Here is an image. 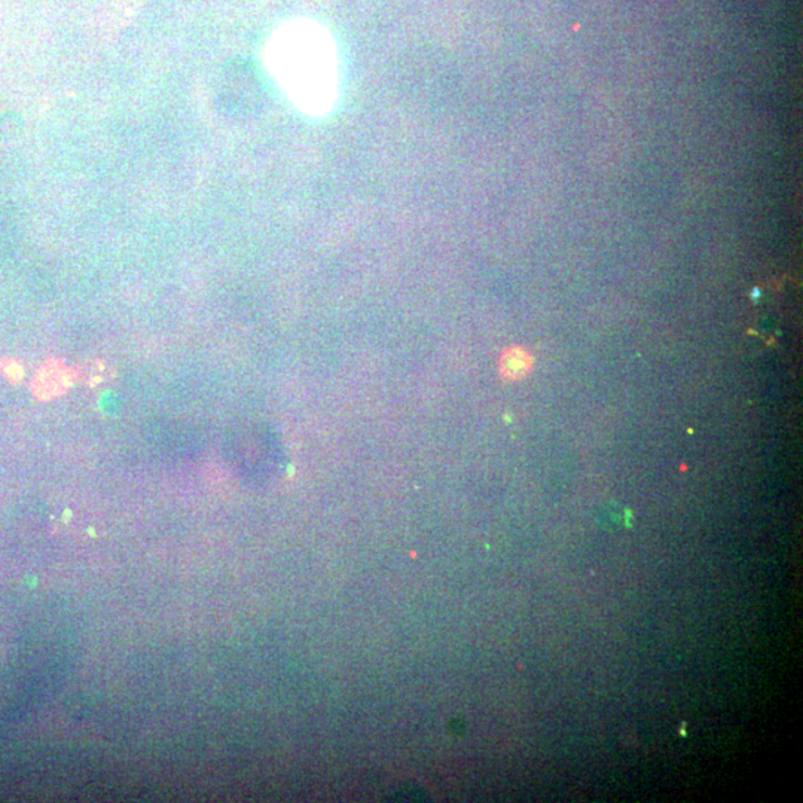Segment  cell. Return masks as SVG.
I'll return each instance as SVG.
<instances>
[{
  "instance_id": "1",
  "label": "cell",
  "mask_w": 803,
  "mask_h": 803,
  "mask_svg": "<svg viewBox=\"0 0 803 803\" xmlns=\"http://www.w3.org/2000/svg\"><path fill=\"white\" fill-rule=\"evenodd\" d=\"M278 68L287 91L303 111L321 115L337 97L334 43L319 27L303 26L287 33L280 48Z\"/></svg>"
},
{
  "instance_id": "2",
  "label": "cell",
  "mask_w": 803,
  "mask_h": 803,
  "mask_svg": "<svg viewBox=\"0 0 803 803\" xmlns=\"http://www.w3.org/2000/svg\"><path fill=\"white\" fill-rule=\"evenodd\" d=\"M73 380L75 374L72 369L66 368L65 365L57 360H50L42 365L38 374L34 375L32 390L36 398L41 401H50L65 393Z\"/></svg>"
},
{
  "instance_id": "3",
  "label": "cell",
  "mask_w": 803,
  "mask_h": 803,
  "mask_svg": "<svg viewBox=\"0 0 803 803\" xmlns=\"http://www.w3.org/2000/svg\"><path fill=\"white\" fill-rule=\"evenodd\" d=\"M501 374L508 380H521L531 371L533 357L521 347H512L501 355Z\"/></svg>"
},
{
  "instance_id": "4",
  "label": "cell",
  "mask_w": 803,
  "mask_h": 803,
  "mask_svg": "<svg viewBox=\"0 0 803 803\" xmlns=\"http://www.w3.org/2000/svg\"><path fill=\"white\" fill-rule=\"evenodd\" d=\"M0 369L4 372V375L6 376V380L11 381L13 384L20 383L23 380V375H24V369H23L22 364L15 359L2 360Z\"/></svg>"
}]
</instances>
